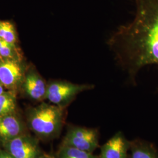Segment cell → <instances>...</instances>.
I'll use <instances>...</instances> for the list:
<instances>
[{
	"label": "cell",
	"mask_w": 158,
	"mask_h": 158,
	"mask_svg": "<svg viewBox=\"0 0 158 158\" xmlns=\"http://www.w3.org/2000/svg\"><path fill=\"white\" fill-rule=\"evenodd\" d=\"M23 82L24 90L29 97L38 101L45 99L48 85L39 74L34 71L29 72Z\"/></svg>",
	"instance_id": "8"
},
{
	"label": "cell",
	"mask_w": 158,
	"mask_h": 158,
	"mask_svg": "<svg viewBox=\"0 0 158 158\" xmlns=\"http://www.w3.org/2000/svg\"><path fill=\"white\" fill-rule=\"evenodd\" d=\"M98 132L94 128L72 126L63 138V145L73 147L79 150L93 153L98 147Z\"/></svg>",
	"instance_id": "4"
},
{
	"label": "cell",
	"mask_w": 158,
	"mask_h": 158,
	"mask_svg": "<svg viewBox=\"0 0 158 158\" xmlns=\"http://www.w3.org/2000/svg\"><path fill=\"white\" fill-rule=\"evenodd\" d=\"M0 58L20 61V55L14 44H11L0 40Z\"/></svg>",
	"instance_id": "13"
},
{
	"label": "cell",
	"mask_w": 158,
	"mask_h": 158,
	"mask_svg": "<svg viewBox=\"0 0 158 158\" xmlns=\"http://www.w3.org/2000/svg\"><path fill=\"white\" fill-rule=\"evenodd\" d=\"M20 61L0 58V81L6 89L14 91L23 81Z\"/></svg>",
	"instance_id": "6"
},
{
	"label": "cell",
	"mask_w": 158,
	"mask_h": 158,
	"mask_svg": "<svg viewBox=\"0 0 158 158\" xmlns=\"http://www.w3.org/2000/svg\"><path fill=\"white\" fill-rule=\"evenodd\" d=\"M23 125L14 114L0 117V139L6 141L22 135Z\"/></svg>",
	"instance_id": "9"
},
{
	"label": "cell",
	"mask_w": 158,
	"mask_h": 158,
	"mask_svg": "<svg viewBox=\"0 0 158 158\" xmlns=\"http://www.w3.org/2000/svg\"><path fill=\"white\" fill-rule=\"evenodd\" d=\"M0 40L15 45L17 34L14 26L11 23L0 21Z\"/></svg>",
	"instance_id": "12"
},
{
	"label": "cell",
	"mask_w": 158,
	"mask_h": 158,
	"mask_svg": "<svg viewBox=\"0 0 158 158\" xmlns=\"http://www.w3.org/2000/svg\"><path fill=\"white\" fill-rule=\"evenodd\" d=\"M2 142L4 150L14 158H39L42 154L37 141L28 136L21 135Z\"/></svg>",
	"instance_id": "5"
},
{
	"label": "cell",
	"mask_w": 158,
	"mask_h": 158,
	"mask_svg": "<svg viewBox=\"0 0 158 158\" xmlns=\"http://www.w3.org/2000/svg\"><path fill=\"white\" fill-rule=\"evenodd\" d=\"M64 108L43 102L34 108L29 115V124L34 132L43 139L59 135L64 121Z\"/></svg>",
	"instance_id": "2"
},
{
	"label": "cell",
	"mask_w": 158,
	"mask_h": 158,
	"mask_svg": "<svg viewBox=\"0 0 158 158\" xmlns=\"http://www.w3.org/2000/svg\"><path fill=\"white\" fill-rule=\"evenodd\" d=\"M39 158H57L56 156L49 153H42Z\"/></svg>",
	"instance_id": "16"
},
{
	"label": "cell",
	"mask_w": 158,
	"mask_h": 158,
	"mask_svg": "<svg viewBox=\"0 0 158 158\" xmlns=\"http://www.w3.org/2000/svg\"><path fill=\"white\" fill-rule=\"evenodd\" d=\"M130 158H157L152 151L141 143H131Z\"/></svg>",
	"instance_id": "14"
},
{
	"label": "cell",
	"mask_w": 158,
	"mask_h": 158,
	"mask_svg": "<svg viewBox=\"0 0 158 158\" xmlns=\"http://www.w3.org/2000/svg\"><path fill=\"white\" fill-rule=\"evenodd\" d=\"M0 158H14L6 150H0Z\"/></svg>",
	"instance_id": "15"
},
{
	"label": "cell",
	"mask_w": 158,
	"mask_h": 158,
	"mask_svg": "<svg viewBox=\"0 0 158 158\" xmlns=\"http://www.w3.org/2000/svg\"><path fill=\"white\" fill-rule=\"evenodd\" d=\"M94 88V85L90 84H75L64 80L52 81L47 86L45 99L51 104L65 108L80 93Z\"/></svg>",
	"instance_id": "3"
},
{
	"label": "cell",
	"mask_w": 158,
	"mask_h": 158,
	"mask_svg": "<svg viewBox=\"0 0 158 158\" xmlns=\"http://www.w3.org/2000/svg\"><path fill=\"white\" fill-rule=\"evenodd\" d=\"M4 92V85L1 83V82L0 81V95L3 93Z\"/></svg>",
	"instance_id": "17"
},
{
	"label": "cell",
	"mask_w": 158,
	"mask_h": 158,
	"mask_svg": "<svg viewBox=\"0 0 158 158\" xmlns=\"http://www.w3.org/2000/svg\"><path fill=\"white\" fill-rule=\"evenodd\" d=\"M131 143L118 132L101 147L98 158H128Z\"/></svg>",
	"instance_id": "7"
},
{
	"label": "cell",
	"mask_w": 158,
	"mask_h": 158,
	"mask_svg": "<svg viewBox=\"0 0 158 158\" xmlns=\"http://www.w3.org/2000/svg\"><path fill=\"white\" fill-rule=\"evenodd\" d=\"M56 156L57 158H98L93 153L85 152L75 148L63 145L59 149Z\"/></svg>",
	"instance_id": "11"
},
{
	"label": "cell",
	"mask_w": 158,
	"mask_h": 158,
	"mask_svg": "<svg viewBox=\"0 0 158 158\" xmlns=\"http://www.w3.org/2000/svg\"><path fill=\"white\" fill-rule=\"evenodd\" d=\"M17 107V99L14 91H4L0 95V117L14 114Z\"/></svg>",
	"instance_id": "10"
},
{
	"label": "cell",
	"mask_w": 158,
	"mask_h": 158,
	"mask_svg": "<svg viewBox=\"0 0 158 158\" xmlns=\"http://www.w3.org/2000/svg\"><path fill=\"white\" fill-rule=\"evenodd\" d=\"M133 19L119 27L108 45L132 83L142 68L158 65V0H134Z\"/></svg>",
	"instance_id": "1"
}]
</instances>
